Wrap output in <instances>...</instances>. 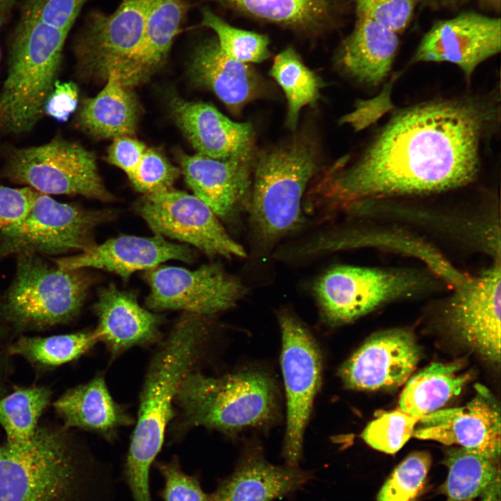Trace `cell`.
I'll return each instance as SVG.
<instances>
[{"label":"cell","mask_w":501,"mask_h":501,"mask_svg":"<svg viewBox=\"0 0 501 501\" xmlns=\"http://www.w3.org/2000/svg\"><path fill=\"white\" fill-rule=\"evenodd\" d=\"M398 34L368 18L357 17L340 46L337 63L358 81L376 86L388 75L397 51Z\"/></svg>","instance_id":"26"},{"label":"cell","mask_w":501,"mask_h":501,"mask_svg":"<svg viewBox=\"0 0 501 501\" xmlns=\"http://www.w3.org/2000/svg\"><path fill=\"white\" fill-rule=\"evenodd\" d=\"M107 217L39 192L25 216L0 230V263L24 252L60 256L86 250L95 244V228Z\"/></svg>","instance_id":"8"},{"label":"cell","mask_w":501,"mask_h":501,"mask_svg":"<svg viewBox=\"0 0 501 501\" xmlns=\"http://www.w3.org/2000/svg\"><path fill=\"white\" fill-rule=\"evenodd\" d=\"M269 74L285 93L287 101V125L294 130L302 108L313 106L319 100L322 81L292 47L276 55Z\"/></svg>","instance_id":"32"},{"label":"cell","mask_w":501,"mask_h":501,"mask_svg":"<svg viewBox=\"0 0 501 501\" xmlns=\"http://www.w3.org/2000/svg\"><path fill=\"white\" fill-rule=\"evenodd\" d=\"M146 149L144 143L130 136H117L109 148L107 160L129 177L138 166Z\"/></svg>","instance_id":"43"},{"label":"cell","mask_w":501,"mask_h":501,"mask_svg":"<svg viewBox=\"0 0 501 501\" xmlns=\"http://www.w3.org/2000/svg\"><path fill=\"white\" fill-rule=\"evenodd\" d=\"M150 0H122L112 14L94 10L74 42L82 70L106 78L111 71L123 74L143 38Z\"/></svg>","instance_id":"14"},{"label":"cell","mask_w":501,"mask_h":501,"mask_svg":"<svg viewBox=\"0 0 501 501\" xmlns=\"http://www.w3.org/2000/svg\"><path fill=\"white\" fill-rule=\"evenodd\" d=\"M484 117L475 105L458 101L424 103L397 113L357 161L346 167L337 161L321 175L308 193L310 209L328 215L370 197L468 184L479 170Z\"/></svg>","instance_id":"1"},{"label":"cell","mask_w":501,"mask_h":501,"mask_svg":"<svg viewBox=\"0 0 501 501\" xmlns=\"http://www.w3.org/2000/svg\"><path fill=\"white\" fill-rule=\"evenodd\" d=\"M97 341L94 331L44 337L22 336L8 351L40 367H55L77 359Z\"/></svg>","instance_id":"34"},{"label":"cell","mask_w":501,"mask_h":501,"mask_svg":"<svg viewBox=\"0 0 501 501\" xmlns=\"http://www.w3.org/2000/svg\"><path fill=\"white\" fill-rule=\"evenodd\" d=\"M480 497L481 501H500V475L486 487Z\"/></svg>","instance_id":"46"},{"label":"cell","mask_w":501,"mask_h":501,"mask_svg":"<svg viewBox=\"0 0 501 501\" xmlns=\"http://www.w3.org/2000/svg\"><path fill=\"white\" fill-rule=\"evenodd\" d=\"M138 208L156 234L191 244L212 257L246 256L216 214L194 195L172 189L145 195Z\"/></svg>","instance_id":"13"},{"label":"cell","mask_w":501,"mask_h":501,"mask_svg":"<svg viewBox=\"0 0 501 501\" xmlns=\"http://www.w3.org/2000/svg\"><path fill=\"white\" fill-rule=\"evenodd\" d=\"M13 279L0 294V324L16 331L68 323L80 312L92 278L84 269H63L33 253L15 256Z\"/></svg>","instance_id":"7"},{"label":"cell","mask_w":501,"mask_h":501,"mask_svg":"<svg viewBox=\"0 0 501 501\" xmlns=\"http://www.w3.org/2000/svg\"><path fill=\"white\" fill-rule=\"evenodd\" d=\"M1 448H2V447H0V454H1Z\"/></svg>","instance_id":"48"},{"label":"cell","mask_w":501,"mask_h":501,"mask_svg":"<svg viewBox=\"0 0 501 501\" xmlns=\"http://www.w3.org/2000/svg\"><path fill=\"white\" fill-rule=\"evenodd\" d=\"M38 191L0 185V230L18 221L31 208Z\"/></svg>","instance_id":"42"},{"label":"cell","mask_w":501,"mask_h":501,"mask_svg":"<svg viewBox=\"0 0 501 501\" xmlns=\"http://www.w3.org/2000/svg\"><path fill=\"white\" fill-rule=\"evenodd\" d=\"M459 362L436 363L407 381L399 401L402 411L420 418L440 410L461 392L469 379Z\"/></svg>","instance_id":"29"},{"label":"cell","mask_w":501,"mask_h":501,"mask_svg":"<svg viewBox=\"0 0 501 501\" xmlns=\"http://www.w3.org/2000/svg\"><path fill=\"white\" fill-rule=\"evenodd\" d=\"M421 0H354L357 17L370 19L394 31L408 26Z\"/></svg>","instance_id":"40"},{"label":"cell","mask_w":501,"mask_h":501,"mask_svg":"<svg viewBox=\"0 0 501 501\" xmlns=\"http://www.w3.org/2000/svg\"><path fill=\"white\" fill-rule=\"evenodd\" d=\"M193 258L194 253L188 246L172 243L155 234L150 237L123 235L77 254L51 260L63 269L95 268L127 279L137 271H147L170 260L191 262Z\"/></svg>","instance_id":"20"},{"label":"cell","mask_w":501,"mask_h":501,"mask_svg":"<svg viewBox=\"0 0 501 501\" xmlns=\"http://www.w3.org/2000/svg\"><path fill=\"white\" fill-rule=\"evenodd\" d=\"M501 48V22L475 12L436 22L421 40L414 62H449L469 80L475 68Z\"/></svg>","instance_id":"16"},{"label":"cell","mask_w":501,"mask_h":501,"mask_svg":"<svg viewBox=\"0 0 501 501\" xmlns=\"http://www.w3.org/2000/svg\"><path fill=\"white\" fill-rule=\"evenodd\" d=\"M474 0H439L443 6L450 8H459ZM484 7L498 13L500 10L501 0H477Z\"/></svg>","instance_id":"45"},{"label":"cell","mask_w":501,"mask_h":501,"mask_svg":"<svg viewBox=\"0 0 501 501\" xmlns=\"http://www.w3.org/2000/svg\"><path fill=\"white\" fill-rule=\"evenodd\" d=\"M277 403L275 383L265 372L246 370L215 378L195 370L175 397L180 413L175 434L204 427L233 435L262 427L275 418Z\"/></svg>","instance_id":"4"},{"label":"cell","mask_w":501,"mask_h":501,"mask_svg":"<svg viewBox=\"0 0 501 501\" xmlns=\"http://www.w3.org/2000/svg\"><path fill=\"white\" fill-rule=\"evenodd\" d=\"M67 429L38 427L29 441L2 447L0 501H108L111 474Z\"/></svg>","instance_id":"3"},{"label":"cell","mask_w":501,"mask_h":501,"mask_svg":"<svg viewBox=\"0 0 501 501\" xmlns=\"http://www.w3.org/2000/svg\"><path fill=\"white\" fill-rule=\"evenodd\" d=\"M53 406L65 429L94 432L110 442L120 428L134 422L125 408L113 399L102 375L67 390Z\"/></svg>","instance_id":"25"},{"label":"cell","mask_w":501,"mask_h":501,"mask_svg":"<svg viewBox=\"0 0 501 501\" xmlns=\"http://www.w3.org/2000/svg\"><path fill=\"white\" fill-rule=\"evenodd\" d=\"M429 1V0H427V1ZM429 1H435L436 0H429Z\"/></svg>","instance_id":"49"},{"label":"cell","mask_w":501,"mask_h":501,"mask_svg":"<svg viewBox=\"0 0 501 501\" xmlns=\"http://www.w3.org/2000/svg\"><path fill=\"white\" fill-rule=\"evenodd\" d=\"M68 33L20 14L9 43V67L0 95V122L30 131L42 117L56 83Z\"/></svg>","instance_id":"6"},{"label":"cell","mask_w":501,"mask_h":501,"mask_svg":"<svg viewBox=\"0 0 501 501\" xmlns=\"http://www.w3.org/2000/svg\"><path fill=\"white\" fill-rule=\"evenodd\" d=\"M253 157L216 159L200 154H182L180 164L193 195L221 221L234 224L249 209Z\"/></svg>","instance_id":"19"},{"label":"cell","mask_w":501,"mask_h":501,"mask_svg":"<svg viewBox=\"0 0 501 501\" xmlns=\"http://www.w3.org/2000/svg\"><path fill=\"white\" fill-rule=\"evenodd\" d=\"M211 319L184 312L151 359L122 472L134 501H152L150 470L174 418L179 388L205 353L212 331Z\"/></svg>","instance_id":"2"},{"label":"cell","mask_w":501,"mask_h":501,"mask_svg":"<svg viewBox=\"0 0 501 501\" xmlns=\"http://www.w3.org/2000/svg\"><path fill=\"white\" fill-rule=\"evenodd\" d=\"M312 473L299 467L275 466L257 445L244 450L234 471L218 481L209 501H273L300 489Z\"/></svg>","instance_id":"22"},{"label":"cell","mask_w":501,"mask_h":501,"mask_svg":"<svg viewBox=\"0 0 501 501\" xmlns=\"http://www.w3.org/2000/svg\"><path fill=\"white\" fill-rule=\"evenodd\" d=\"M106 84L95 97L85 101L80 111V124L100 138L131 136L135 132L138 106L131 87L118 71L106 77Z\"/></svg>","instance_id":"28"},{"label":"cell","mask_w":501,"mask_h":501,"mask_svg":"<svg viewBox=\"0 0 501 501\" xmlns=\"http://www.w3.org/2000/svg\"><path fill=\"white\" fill-rule=\"evenodd\" d=\"M179 175L180 170L161 154L147 148L138 166L128 177L136 190L150 195L172 189Z\"/></svg>","instance_id":"38"},{"label":"cell","mask_w":501,"mask_h":501,"mask_svg":"<svg viewBox=\"0 0 501 501\" xmlns=\"http://www.w3.org/2000/svg\"><path fill=\"white\" fill-rule=\"evenodd\" d=\"M93 310L98 319L94 331L112 358L133 347L159 340L161 317L141 306L134 294L113 284L99 291Z\"/></svg>","instance_id":"23"},{"label":"cell","mask_w":501,"mask_h":501,"mask_svg":"<svg viewBox=\"0 0 501 501\" xmlns=\"http://www.w3.org/2000/svg\"><path fill=\"white\" fill-rule=\"evenodd\" d=\"M150 286L147 308L154 312L182 310L208 317L234 307L247 294L236 276L218 263L189 270L157 266L145 271Z\"/></svg>","instance_id":"12"},{"label":"cell","mask_w":501,"mask_h":501,"mask_svg":"<svg viewBox=\"0 0 501 501\" xmlns=\"http://www.w3.org/2000/svg\"><path fill=\"white\" fill-rule=\"evenodd\" d=\"M202 24L212 29L223 51L243 63H260L269 56L266 35L232 26L207 8L202 10Z\"/></svg>","instance_id":"35"},{"label":"cell","mask_w":501,"mask_h":501,"mask_svg":"<svg viewBox=\"0 0 501 501\" xmlns=\"http://www.w3.org/2000/svg\"><path fill=\"white\" fill-rule=\"evenodd\" d=\"M269 22L299 30L322 27L331 19L328 0H216Z\"/></svg>","instance_id":"31"},{"label":"cell","mask_w":501,"mask_h":501,"mask_svg":"<svg viewBox=\"0 0 501 501\" xmlns=\"http://www.w3.org/2000/svg\"><path fill=\"white\" fill-rule=\"evenodd\" d=\"M420 356L413 334L390 329L370 336L341 366L344 385L358 390H391L406 383Z\"/></svg>","instance_id":"17"},{"label":"cell","mask_w":501,"mask_h":501,"mask_svg":"<svg viewBox=\"0 0 501 501\" xmlns=\"http://www.w3.org/2000/svg\"><path fill=\"white\" fill-rule=\"evenodd\" d=\"M424 286V278L413 271L337 265L317 278L312 291L323 319L339 326Z\"/></svg>","instance_id":"9"},{"label":"cell","mask_w":501,"mask_h":501,"mask_svg":"<svg viewBox=\"0 0 501 501\" xmlns=\"http://www.w3.org/2000/svg\"><path fill=\"white\" fill-rule=\"evenodd\" d=\"M0 55H1V51H0Z\"/></svg>","instance_id":"50"},{"label":"cell","mask_w":501,"mask_h":501,"mask_svg":"<svg viewBox=\"0 0 501 501\" xmlns=\"http://www.w3.org/2000/svg\"><path fill=\"white\" fill-rule=\"evenodd\" d=\"M154 466L164 479V485L159 493L164 501H209V495L202 488L200 474H186L177 457Z\"/></svg>","instance_id":"39"},{"label":"cell","mask_w":501,"mask_h":501,"mask_svg":"<svg viewBox=\"0 0 501 501\" xmlns=\"http://www.w3.org/2000/svg\"><path fill=\"white\" fill-rule=\"evenodd\" d=\"M77 100L78 90L73 83L59 84L56 81L44 111L59 120H65L75 109Z\"/></svg>","instance_id":"44"},{"label":"cell","mask_w":501,"mask_h":501,"mask_svg":"<svg viewBox=\"0 0 501 501\" xmlns=\"http://www.w3.org/2000/svg\"><path fill=\"white\" fill-rule=\"evenodd\" d=\"M17 0H0V9L11 13Z\"/></svg>","instance_id":"47"},{"label":"cell","mask_w":501,"mask_h":501,"mask_svg":"<svg viewBox=\"0 0 501 501\" xmlns=\"http://www.w3.org/2000/svg\"><path fill=\"white\" fill-rule=\"evenodd\" d=\"M170 109L177 125L198 154L216 159L253 156L254 132L249 122H236L212 104L175 97Z\"/></svg>","instance_id":"21"},{"label":"cell","mask_w":501,"mask_h":501,"mask_svg":"<svg viewBox=\"0 0 501 501\" xmlns=\"http://www.w3.org/2000/svg\"><path fill=\"white\" fill-rule=\"evenodd\" d=\"M280 365L287 399V427L283 456L285 465L299 467L303 435L321 383L322 361L315 339L301 320L281 312Z\"/></svg>","instance_id":"11"},{"label":"cell","mask_w":501,"mask_h":501,"mask_svg":"<svg viewBox=\"0 0 501 501\" xmlns=\"http://www.w3.org/2000/svg\"><path fill=\"white\" fill-rule=\"evenodd\" d=\"M51 394L46 387H17L0 399V424L6 434V444L20 445L32 438Z\"/></svg>","instance_id":"33"},{"label":"cell","mask_w":501,"mask_h":501,"mask_svg":"<svg viewBox=\"0 0 501 501\" xmlns=\"http://www.w3.org/2000/svg\"><path fill=\"white\" fill-rule=\"evenodd\" d=\"M190 72L196 84L212 90L235 113L262 93V83L255 70L227 56L216 38L197 47Z\"/></svg>","instance_id":"24"},{"label":"cell","mask_w":501,"mask_h":501,"mask_svg":"<svg viewBox=\"0 0 501 501\" xmlns=\"http://www.w3.org/2000/svg\"><path fill=\"white\" fill-rule=\"evenodd\" d=\"M7 180L47 195H81L111 201L94 154L78 143L56 138L13 150L3 171Z\"/></svg>","instance_id":"10"},{"label":"cell","mask_w":501,"mask_h":501,"mask_svg":"<svg viewBox=\"0 0 501 501\" xmlns=\"http://www.w3.org/2000/svg\"><path fill=\"white\" fill-rule=\"evenodd\" d=\"M431 464L428 452L410 453L384 482L376 500L415 501L424 489Z\"/></svg>","instance_id":"36"},{"label":"cell","mask_w":501,"mask_h":501,"mask_svg":"<svg viewBox=\"0 0 501 501\" xmlns=\"http://www.w3.org/2000/svg\"><path fill=\"white\" fill-rule=\"evenodd\" d=\"M318 167L316 147L306 136L294 137L257 157L248 214L253 234L264 250L302 224V202Z\"/></svg>","instance_id":"5"},{"label":"cell","mask_w":501,"mask_h":501,"mask_svg":"<svg viewBox=\"0 0 501 501\" xmlns=\"http://www.w3.org/2000/svg\"><path fill=\"white\" fill-rule=\"evenodd\" d=\"M0 294H1V292H0Z\"/></svg>","instance_id":"51"},{"label":"cell","mask_w":501,"mask_h":501,"mask_svg":"<svg viewBox=\"0 0 501 501\" xmlns=\"http://www.w3.org/2000/svg\"><path fill=\"white\" fill-rule=\"evenodd\" d=\"M445 451L448 472L440 491L447 501H472L500 475V457L459 446Z\"/></svg>","instance_id":"30"},{"label":"cell","mask_w":501,"mask_h":501,"mask_svg":"<svg viewBox=\"0 0 501 501\" xmlns=\"http://www.w3.org/2000/svg\"><path fill=\"white\" fill-rule=\"evenodd\" d=\"M88 0H26L20 14L32 17L67 33Z\"/></svg>","instance_id":"41"},{"label":"cell","mask_w":501,"mask_h":501,"mask_svg":"<svg viewBox=\"0 0 501 501\" xmlns=\"http://www.w3.org/2000/svg\"><path fill=\"white\" fill-rule=\"evenodd\" d=\"M419 420L399 408L385 412L367 425L361 437L372 448L395 454L413 436Z\"/></svg>","instance_id":"37"},{"label":"cell","mask_w":501,"mask_h":501,"mask_svg":"<svg viewBox=\"0 0 501 501\" xmlns=\"http://www.w3.org/2000/svg\"><path fill=\"white\" fill-rule=\"evenodd\" d=\"M189 10L185 0H150L138 50L121 76L133 87L148 78L165 60Z\"/></svg>","instance_id":"27"},{"label":"cell","mask_w":501,"mask_h":501,"mask_svg":"<svg viewBox=\"0 0 501 501\" xmlns=\"http://www.w3.org/2000/svg\"><path fill=\"white\" fill-rule=\"evenodd\" d=\"M475 388V396L466 405L420 418L413 436L500 457V405L487 388Z\"/></svg>","instance_id":"18"},{"label":"cell","mask_w":501,"mask_h":501,"mask_svg":"<svg viewBox=\"0 0 501 501\" xmlns=\"http://www.w3.org/2000/svg\"><path fill=\"white\" fill-rule=\"evenodd\" d=\"M445 321L454 336L484 360L500 362L501 267L500 257L479 276L455 287Z\"/></svg>","instance_id":"15"}]
</instances>
